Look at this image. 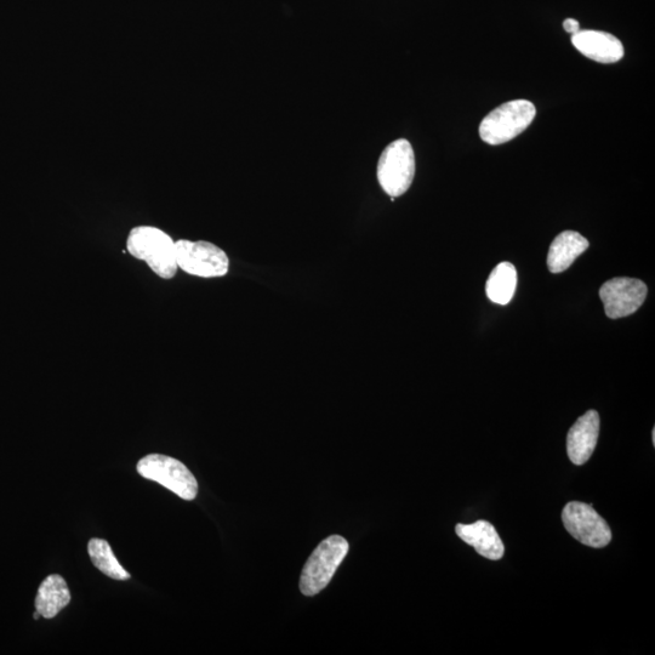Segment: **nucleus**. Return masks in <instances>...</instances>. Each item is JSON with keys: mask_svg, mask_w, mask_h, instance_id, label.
<instances>
[{"mask_svg": "<svg viewBox=\"0 0 655 655\" xmlns=\"http://www.w3.org/2000/svg\"><path fill=\"white\" fill-rule=\"evenodd\" d=\"M648 288L641 279L617 277L609 279L600 289L606 315L612 320L631 316L645 303Z\"/></svg>", "mask_w": 655, "mask_h": 655, "instance_id": "6e6552de", "label": "nucleus"}, {"mask_svg": "<svg viewBox=\"0 0 655 655\" xmlns=\"http://www.w3.org/2000/svg\"><path fill=\"white\" fill-rule=\"evenodd\" d=\"M600 435V415L589 410L571 427L567 436V453L574 465L588 463L597 446Z\"/></svg>", "mask_w": 655, "mask_h": 655, "instance_id": "1a4fd4ad", "label": "nucleus"}, {"mask_svg": "<svg viewBox=\"0 0 655 655\" xmlns=\"http://www.w3.org/2000/svg\"><path fill=\"white\" fill-rule=\"evenodd\" d=\"M70 602L71 592L61 575H49L39 586L36 608L43 618H55Z\"/></svg>", "mask_w": 655, "mask_h": 655, "instance_id": "ddd939ff", "label": "nucleus"}, {"mask_svg": "<svg viewBox=\"0 0 655 655\" xmlns=\"http://www.w3.org/2000/svg\"><path fill=\"white\" fill-rule=\"evenodd\" d=\"M563 27H565V30L568 33L574 34L580 31V25L577 20L574 19H567L565 22H563Z\"/></svg>", "mask_w": 655, "mask_h": 655, "instance_id": "dca6fc26", "label": "nucleus"}, {"mask_svg": "<svg viewBox=\"0 0 655 655\" xmlns=\"http://www.w3.org/2000/svg\"><path fill=\"white\" fill-rule=\"evenodd\" d=\"M517 287L516 267L510 262H501L492 271L486 284L489 300L498 305H508L514 298Z\"/></svg>", "mask_w": 655, "mask_h": 655, "instance_id": "4468645a", "label": "nucleus"}, {"mask_svg": "<svg viewBox=\"0 0 655 655\" xmlns=\"http://www.w3.org/2000/svg\"><path fill=\"white\" fill-rule=\"evenodd\" d=\"M652 440H653V443H655V430L654 429H653V434H652Z\"/></svg>", "mask_w": 655, "mask_h": 655, "instance_id": "a211bd4d", "label": "nucleus"}, {"mask_svg": "<svg viewBox=\"0 0 655 655\" xmlns=\"http://www.w3.org/2000/svg\"><path fill=\"white\" fill-rule=\"evenodd\" d=\"M33 617H34V619L38 620L39 618L42 617V615L39 614V612L37 611L36 613H34Z\"/></svg>", "mask_w": 655, "mask_h": 655, "instance_id": "f3484780", "label": "nucleus"}, {"mask_svg": "<svg viewBox=\"0 0 655 655\" xmlns=\"http://www.w3.org/2000/svg\"><path fill=\"white\" fill-rule=\"evenodd\" d=\"M562 521L573 538L590 548H606L612 541L611 528L591 505L579 501L568 503L562 511Z\"/></svg>", "mask_w": 655, "mask_h": 655, "instance_id": "0eeeda50", "label": "nucleus"}, {"mask_svg": "<svg viewBox=\"0 0 655 655\" xmlns=\"http://www.w3.org/2000/svg\"><path fill=\"white\" fill-rule=\"evenodd\" d=\"M349 549V543L340 535H332L323 540L313 551L301 573V592L305 596H315L326 589Z\"/></svg>", "mask_w": 655, "mask_h": 655, "instance_id": "7ed1b4c3", "label": "nucleus"}, {"mask_svg": "<svg viewBox=\"0 0 655 655\" xmlns=\"http://www.w3.org/2000/svg\"><path fill=\"white\" fill-rule=\"evenodd\" d=\"M537 116L531 101L514 100L495 108L480 125L481 139L488 145L506 144L522 134Z\"/></svg>", "mask_w": 655, "mask_h": 655, "instance_id": "f03ea898", "label": "nucleus"}, {"mask_svg": "<svg viewBox=\"0 0 655 655\" xmlns=\"http://www.w3.org/2000/svg\"><path fill=\"white\" fill-rule=\"evenodd\" d=\"M127 250L163 279H173L179 270L173 238L157 227H134L129 232Z\"/></svg>", "mask_w": 655, "mask_h": 655, "instance_id": "f257e3e1", "label": "nucleus"}, {"mask_svg": "<svg viewBox=\"0 0 655 655\" xmlns=\"http://www.w3.org/2000/svg\"><path fill=\"white\" fill-rule=\"evenodd\" d=\"M415 167L412 144L406 139L391 142L378 162L377 175L381 189L391 198L403 196L413 184Z\"/></svg>", "mask_w": 655, "mask_h": 655, "instance_id": "20e7f679", "label": "nucleus"}, {"mask_svg": "<svg viewBox=\"0 0 655 655\" xmlns=\"http://www.w3.org/2000/svg\"><path fill=\"white\" fill-rule=\"evenodd\" d=\"M139 475L161 484L184 500H195L198 494V482L192 472L172 457L162 454H150L138 464Z\"/></svg>", "mask_w": 655, "mask_h": 655, "instance_id": "39448f33", "label": "nucleus"}, {"mask_svg": "<svg viewBox=\"0 0 655 655\" xmlns=\"http://www.w3.org/2000/svg\"><path fill=\"white\" fill-rule=\"evenodd\" d=\"M574 48L600 64H615L624 58L623 43L613 34L584 30L572 34Z\"/></svg>", "mask_w": 655, "mask_h": 655, "instance_id": "9d476101", "label": "nucleus"}, {"mask_svg": "<svg viewBox=\"0 0 655 655\" xmlns=\"http://www.w3.org/2000/svg\"><path fill=\"white\" fill-rule=\"evenodd\" d=\"M89 556L93 565L100 572L115 580H128L130 574L118 562L110 544L104 539H91L88 545Z\"/></svg>", "mask_w": 655, "mask_h": 655, "instance_id": "2eb2a0df", "label": "nucleus"}, {"mask_svg": "<svg viewBox=\"0 0 655 655\" xmlns=\"http://www.w3.org/2000/svg\"><path fill=\"white\" fill-rule=\"evenodd\" d=\"M589 248V241L580 233L565 231L551 243L548 254V267L552 273L565 272L575 259Z\"/></svg>", "mask_w": 655, "mask_h": 655, "instance_id": "f8f14e48", "label": "nucleus"}, {"mask_svg": "<svg viewBox=\"0 0 655 655\" xmlns=\"http://www.w3.org/2000/svg\"><path fill=\"white\" fill-rule=\"evenodd\" d=\"M458 537L472 546L488 560L499 561L505 554L503 540L500 539L497 529L487 521H477L472 524H457L455 527Z\"/></svg>", "mask_w": 655, "mask_h": 655, "instance_id": "9b49d317", "label": "nucleus"}, {"mask_svg": "<svg viewBox=\"0 0 655 655\" xmlns=\"http://www.w3.org/2000/svg\"><path fill=\"white\" fill-rule=\"evenodd\" d=\"M176 264L180 270L201 278L224 277L230 269L229 256L215 244L205 241L175 242Z\"/></svg>", "mask_w": 655, "mask_h": 655, "instance_id": "423d86ee", "label": "nucleus"}]
</instances>
